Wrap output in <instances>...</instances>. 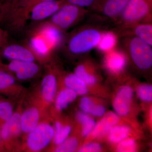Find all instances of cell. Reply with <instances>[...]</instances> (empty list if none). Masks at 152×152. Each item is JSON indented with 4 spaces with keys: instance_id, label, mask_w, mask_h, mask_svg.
<instances>
[{
    "instance_id": "cell-36",
    "label": "cell",
    "mask_w": 152,
    "mask_h": 152,
    "mask_svg": "<svg viewBox=\"0 0 152 152\" xmlns=\"http://www.w3.org/2000/svg\"><path fill=\"white\" fill-rule=\"evenodd\" d=\"M105 112V108L104 106L101 105H96L94 109L91 114L95 116L101 117L104 115Z\"/></svg>"
},
{
    "instance_id": "cell-16",
    "label": "cell",
    "mask_w": 152,
    "mask_h": 152,
    "mask_svg": "<svg viewBox=\"0 0 152 152\" xmlns=\"http://www.w3.org/2000/svg\"><path fill=\"white\" fill-rule=\"evenodd\" d=\"M40 112L37 107H31L21 114L20 124L22 132L28 134L39 123Z\"/></svg>"
},
{
    "instance_id": "cell-22",
    "label": "cell",
    "mask_w": 152,
    "mask_h": 152,
    "mask_svg": "<svg viewBox=\"0 0 152 152\" xmlns=\"http://www.w3.org/2000/svg\"><path fill=\"white\" fill-rule=\"evenodd\" d=\"M130 132V129L126 126H115L108 132V139L113 143H119L126 139Z\"/></svg>"
},
{
    "instance_id": "cell-31",
    "label": "cell",
    "mask_w": 152,
    "mask_h": 152,
    "mask_svg": "<svg viewBox=\"0 0 152 152\" xmlns=\"http://www.w3.org/2000/svg\"><path fill=\"white\" fill-rule=\"evenodd\" d=\"M137 149L135 142L132 139H125L120 142L117 151L120 152H133Z\"/></svg>"
},
{
    "instance_id": "cell-12",
    "label": "cell",
    "mask_w": 152,
    "mask_h": 152,
    "mask_svg": "<svg viewBox=\"0 0 152 152\" xmlns=\"http://www.w3.org/2000/svg\"><path fill=\"white\" fill-rule=\"evenodd\" d=\"M21 114L18 112L13 113L10 118L0 128V137L5 148H7L11 140L18 136L22 132Z\"/></svg>"
},
{
    "instance_id": "cell-2",
    "label": "cell",
    "mask_w": 152,
    "mask_h": 152,
    "mask_svg": "<svg viewBox=\"0 0 152 152\" xmlns=\"http://www.w3.org/2000/svg\"><path fill=\"white\" fill-rule=\"evenodd\" d=\"M101 36L100 32L94 28L76 31L68 37L66 48L72 54L86 53L97 45Z\"/></svg>"
},
{
    "instance_id": "cell-21",
    "label": "cell",
    "mask_w": 152,
    "mask_h": 152,
    "mask_svg": "<svg viewBox=\"0 0 152 152\" xmlns=\"http://www.w3.org/2000/svg\"><path fill=\"white\" fill-rule=\"evenodd\" d=\"M75 92L71 89L66 88L62 90L56 99L55 107L58 110H62L77 97Z\"/></svg>"
},
{
    "instance_id": "cell-23",
    "label": "cell",
    "mask_w": 152,
    "mask_h": 152,
    "mask_svg": "<svg viewBox=\"0 0 152 152\" xmlns=\"http://www.w3.org/2000/svg\"><path fill=\"white\" fill-rule=\"evenodd\" d=\"M54 142L55 145H58L67 138L71 132L72 128L69 125L64 126L59 121H56L55 124Z\"/></svg>"
},
{
    "instance_id": "cell-32",
    "label": "cell",
    "mask_w": 152,
    "mask_h": 152,
    "mask_svg": "<svg viewBox=\"0 0 152 152\" xmlns=\"http://www.w3.org/2000/svg\"><path fill=\"white\" fill-rule=\"evenodd\" d=\"M96 106L93 101L88 97L82 98L80 101V107L86 113L91 114Z\"/></svg>"
},
{
    "instance_id": "cell-37",
    "label": "cell",
    "mask_w": 152,
    "mask_h": 152,
    "mask_svg": "<svg viewBox=\"0 0 152 152\" xmlns=\"http://www.w3.org/2000/svg\"><path fill=\"white\" fill-rule=\"evenodd\" d=\"M5 148H6L5 147L4 145V143H3L1 139V137H0V151H4Z\"/></svg>"
},
{
    "instance_id": "cell-3",
    "label": "cell",
    "mask_w": 152,
    "mask_h": 152,
    "mask_svg": "<svg viewBox=\"0 0 152 152\" xmlns=\"http://www.w3.org/2000/svg\"><path fill=\"white\" fill-rule=\"evenodd\" d=\"M125 45L133 62L139 69L147 70L151 67L152 50L151 45L135 36L128 38Z\"/></svg>"
},
{
    "instance_id": "cell-10",
    "label": "cell",
    "mask_w": 152,
    "mask_h": 152,
    "mask_svg": "<svg viewBox=\"0 0 152 152\" xmlns=\"http://www.w3.org/2000/svg\"><path fill=\"white\" fill-rule=\"evenodd\" d=\"M66 3L64 0H48L38 3L32 9L29 20L39 23L50 18Z\"/></svg>"
},
{
    "instance_id": "cell-40",
    "label": "cell",
    "mask_w": 152,
    "mask_h": 152,
    "mask_svg": "<svg viewBox=\"0 0 152 152\" xmlns=\"http://www.w3.org/2000/svg\"></svg>"
},
{
    "instance_id": "cell-18",
    "label": "cell",
    "mask_w": 152,
    "mask_h": 152,
    "mask_svg": "<svg viewBox=\"0 0 152 152\" xmlns=\"http://www.w3.org/2000/svg\"><path fill=\"white\" fill-rule=\"evenodd\" d=\"M105 62L107 68L113 73L120 72L124 68L126 63L125 55L122 52L112 51L106 56Z\"/></svg>"
},
{
    "instance_id": "cell-5",
    "label": "cell",
    "mask_w": 152,
    "mask_h": 152,
    "mask_svg": "<svg viewBox=\"0 0 152 152\" xmlns=\"http://www.w3.org/2000/svg\"><path fill=\"white\" fill-rule=\"evenodd\" d=\"M54 129L48 123H39L28 133L26 145L31 151L38 152L48 145L54 136Z\"/></svg>"
},
{
    "instance_id": "cell-7",
    "label": "cell",
    "mask_w": 152,
    "mask_h": 152,
    "mask_svg": "<svg viewBox=\"0 0 152 152\" xmlns=\"http://www.w3.org/2000/svg\"><path fill=\"white\" fill-rule=\"evenodd\" d=\"M0 56L10 61H36L35 56L26 42L7 43L0 49Z\"/></svg>"
},
{
    "instance_id": "cell-24",
    "label": "cell",
    "mask_w": 152,
    "mask_h": 152,
    "mask_svg": "<svg viewBox=\"0 0 152 152\" xmlns=\"http://www.w3.org/2000/svg\"><path fill=\"white\" fill-rule=\"evenodd\" d=\"M134 32L137 37L151 46L152 26L150 24L137 25L134 28Z\"/></svg>"
},
{
    "instance_id": "cell-28",
    "label": "cell",
    "mask_w": 152,
    "mask_h": 152,
    "mask_svg": "<svg viewBox=\"0 0 152 152\" xmlns=\"http://www.w3.org/2000/svg\"><path fill=\"white\" fill-rule=\"evenodd\" d=\"M74 74L87 85H93L96 81V77L87 71L86 68L84 65L80 64L77 66L75 69Z\"/></svg>"
},
{
    "instance_id": "cell-38",
    "label": "cell",
    "mask_w": 152,
    "mask_h": 152,
    "mask_svg": "<svg viewBox=\"0 0 152 152\" xmlns=\"http://www.w3.org/2000/svg\"><path fill=\"white\" fill-rule=\"evenodd\" d=\"M10 1V0H1V3L4 2L8 1Z\"/></svg>"
},
{
    "instance_id": "cell-8",
    "label": "cell",
    "mask_w": 152,
    "mask_h": 152,
    "mask_svg": "<svg viewBox=\"0 0 152 152\" xmlns=\"http://www.w3.org/2000/svg\"><path fill=\"white\" fill-rule=\"evenodd\" d=\"M3 66L17 79L21 80H29L35 77L40 71V66L35 61H10Z\"/></svg>"
},
{
    "instance_id": "cell-33",
    "label": "cell",
    "mask_w": 152,
    "mask_h": 152,
    "mask_svg": "<svg viewBox=\"0 0 152 152\" xmlns=\"http://www.w3.org/2000/svg\"><path fill=\"white\" fill-rule=\"evenodd\" d=\"M67 4H72L75 5L85 8L93 7L96 4L98 0H64Z\"/></svg>"
},
{
    "instance_id": "cell-27",
    "label": "cell",
    "mask_w": 152,
    "mask_h": 152,
    "mask_svg": "<svg viewBox=\"0 0 152 152\" xmlns=\"http://www.w3.org/2000/svg\"><path fill=\"white\" fill-rule=\"evenodd\" d=\"M13 113V107L10 102L0 100V128Z\"/></svg>"
},
{
    "instance_id": "cell-26",
    "label": "cell",
    "mask_w": 152,
    "mask_h": 152,
    "mask_svg": "<svg viewBox=\"0 0 152 152\" xmlns=\"http://www.w3.org/2000/svg\"><path fill=\"white\" fill-rule=\"evenodd\" d=\"M117 42L115 35L111 32H108L101 36L98 43V48L103 51H109L115 46Z\"/></svg>"
},
{
    "instance_id": "cell-15",
    "label": "cell",
    "mask_w": 152,
    "mask_h": 152,
    "mask_svg": "<svg viewBox=\"0 0 152 152\" xmlns=\"http://www.w3.org/2000/svg\"><path fill=\"white\" fill-rule=\"evenodd\" d=\"M41 83V96L46 103H51L54 99L56 91L57 78L54 71L50 67L48 68Z\"/></svg>"
},
{
    "instance_id": "cell-11",
    "label": "cell",
    "mask_w": 152,
    "mask_h": 152,
    "mask_svg": "<svg viewBox=\"0 0 152 152\" xmlns=\"http://www.w3.org/2000/svg\"><path fill=\"white\" fill-rule=\"evenodd\" d=\"M37 61L41 62H48L54 51L49 43L40 35L30 33L26 42Z\"/></svg>"
},
{
    "instance_id": "cell-6",
    "label": "cell",
    "mask_w": 152,
    "mask_h": 152,
    "mask_svg": "<svg viewBox=\"0 0 152 152\" xmlns=\"http://www.w3.org/2000/svg\"><path fill=\"white\" fill-rule=\"evenodd\" d=\"M152 0H129L122 12V20L128 24L136 23L150 14Z\"/></svg>"
},
{
    "instance_id": "cell-20",
    "label": "cell",
    "mask_w": 152,
    "mask_h": 152,
    "mask_svg": "<svg viewBox=\"0 0 152 152\" xmlns=\"http://www.w3.org/2000/svg\"><path fill=\"white\" fill-rule=\"evenodd\" d=\"M64 82L66 88L73 90L77 94L83 95L88 93L86 84L75 74L66 76Z\"/></svg>"
},
{
    "instance_id": "cell-25",
    "label": "cell",
    "mask_w": 152,
    "mask_h": 152,
    "mask_svg": "<svg viewBox=\"0 0 152 152\" xmlns=\"http://www.w3.org/2000/svg\"><path fill=\"white\" fill-rule=\"evenodd\" d=\"M77 118L83 126L82 134L84 137L88 136L94 128L96 125L94 120L83 112L78 113Z\"/></svg>"
},
{
    "instance_id": "cell-17",
    "label": "cell",
    "mask_w": 152,
    "mask_h": 152,
    "mask_svg": "<svg viewBox=\"0 0 152 152\" xmlns=\"http://www.w3.org/2000/svg\"><path fill=\"white\" fill-rule=\"evenodd\" d=\"M118 115L113 112H109L95 125L91 132L94 137H100L108 132L110 130L118 124L119 121Z\"/></svg>"
},
{
    "instance_id": "cell-34",
    "label": "cell",
    "mask_w": 152,
    "mask_h": 152,
    "mask_svg": "<svg viewBox=\"0 0 152 152\" xmlns=\"http://www.w3.org/2000/svg\"><path fill=\"white\" fill-rule=\"evenodd\" d=\"M101 150L100 145L97 143L92 142L87 144L79 149L80 152H97Z\"/></svg>"
},
{
    "instance_id": "cell-4",
    "label": "cell",
    "mask_w": 152,
    "mask_h": 152,
    "mask_svg": "<svg viewBox=\"0 0 152 152\" xmlns=\"http://www.w3.org/2000/svg\"><path fill=\"white\" fill-rule=\"evenodd\" d=\"M84 8L66 4L48 20L64 32L78 22L85 14Z\"/></svg>"
},
{
    "instance_id": "cell-29",
    "label": "cell",
    "mask_w": 152,
    "mask_h": 152,
    "mask_svg": "<svg viewBox=\"0 0 152 152\" xmlns=\"http://www.w3.org/2000/svg\"><path fill=\"white\" fill-rule=\"evenodd\" d=\"M78 142L76 138L74 137L67 138L61 144L58 145L55 150L57 152H73L77 148Z\"/></svg>"
},
{
    "instance_id": "cell-1",
    "label": "cell",
    "mask_w": 152,
    "mask_h": 152,
    "mask_svg": "<svg viewBox=\"0 0 152 152\" xmlns=\"http://www.w3.org/2000/svg\"><path fill=\"white\" fill-rule=\"evenodd\" d=\"M48 0H10L0 7V25L7 31L21 30L29 20L30 12L38 3Z\"/></svg>"
},
{
    "instance_id": "cell-39",
    "label": "cell",
    "mask_w": 152,
    "mask_h": 152,
    "mask_svg": "<svg viewBox=\"0 0 152 152\" xmlns=\"http://www.w3.org/2000/svg\"><path fill=\"white\" fill-rule=\"evenodd\" d=\"M1 0H0V7H1Z\"/></svg>"
},
{
    "instance_id": "cell-14",
    "label": "cell",
    "mask_w": 152,
    "mask_h": 152,
    "mask_svg": "<svg viewBox=\"0 0 152 152\" xmlns=\"http://www.w3.org/2000/svg\"><path fill=\"white\" fill-rule=\"evenodd\" d=\"M129 0H98L93 7L105 16L115 18L121 14Z\"/></svg>"
},
{
    "instance_id": "cell-19",
    "label": "cell",
    "mask_w": 152,
    "mask_h": 152,
    "mask_svg": "<svg viewBox=\"0 0 152 152\" xmlns=\"http://www.w3.org/2000/svg\"><path fill=\"white\" fill-rule=\"evenodd\" d=\"M15 84V77L3 67V63L0 61V94H8Z\"/></svg>"
},
{
    "instance_id": "cell-13",
    "label": "cell",
    "mask_w": 152,
    "mask_h": 152,
    "mask_svg": "<svg viewBox=\"0 0 152 152\" xmlns=\"http://www.w3.org/2000/svg\"><path fill=\"white\" fill-rule=\"evenodd\" d=\"M133 91L129 86H123L119 90L113 102V107L117 115H127L130 110Z\"/></svg>"
},
{
    "instance_id": "cell-9",
    "label": "cell",
    "mask_w": 152,
    "mask_h": 152,
    "mask_svg": "<svg viewBox=\"0 0 152 152\" xmlns=\"http://www.w3.org/2000/svg\"><path fill=\"white\" fill-rule=\"evenodd\" d=\"M30 33L38 34L46 40L54 50L58 48L63 42V32L49 20L37 23Z\"/></svg>"
},
{
    "instance_id": "cell-35",
    "label": "cell",
    "mask_w": 152,
    "mask_h": 152,
    "mask_svg": "<svg viewBox=\"0 0 152 152\" xmlns=\"http://www.w3.org/2000/svg\"><path fill=\"white\" fill-rule=\"evenodd\" d=\"M8 42V33L0 26V49Z\"/></svg>"
},
{
    "instance_id": "cell-41",
    "label": "cell",
    "mask_w": 152,
    "mask_h": 152,
    "mask_svg": "<svg viewBox=\"0 0 152 152\" xmlns=\"http://www.w3.org/2000/svg\"></svg>"
},
{
    "instance_id": "cell-30",
    "label": "cell",
    "mask_w": 152,
    "mask_h": 152,
    "mask_svg": "<svg viewBox=\"0 0 152 152\" xmlns=\"http://www.w3.org/2000/svg\"><path fill=\"white\" fill-rule=\"evenodd\" d=\"M138 96L144 102H151L152 100V87L150 85H142L138 87Z\"/></svg>"
}]
</instances>
